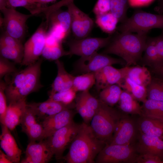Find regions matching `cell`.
I'll use <instances>...</instances> for the list:
<instances>
[{"mask_svg": "<svg viewBox=\"0 0 163 163\" xmlns=\"http://www.w3.org/2000/svg\"><path fill=\"white\" fill-rule=\"evenodd\" d=\"M106 145L96 137L90 125L84 122L81 124L68 153L62 159L68 163H94Z\"/></svg>", "mask_w": 163, "mask_h": 163, "instance_id": "cell-1", "label": "cell"}, {"mask_svg": "<svg viewBox=\"0 0 163 163\" xmlns=\"http://www.w3.org/2000/svg\"><path fill=\"white\" fill-rule=\"evenodd\" d=\"M146 33L134 34L120 32L113 36L102 53L113 54L120 57L126 66L135 65L141 58L148 38Z\"/></svg>", "mask_w": 163, "mask_h": 163, "instance_id": "cell-2", "label": "cell"}, {"mask_svg": "<svg viewBox=\"0 0 163 163\" xmlns=\"http://www.w3.org/2000/svg\"><path fill=\"white\" fill-rule=\"evenodd\" d=\"M100 101L99 107L91 121L90 126L96 137L107 145L111 142L123 114Z\"/></svg>", "mask_w": 163, "mask_h": 163, "instance_id": "cell-3", "label": "cell"}, {"mask_svg": "<svg viewBox=\"0 0 163 163\" xmlns=\"http://www.w3.org/2000/svg\"><path fill=\"white\" fill-rule=\"evenodd\" d=\"M154 28H163V14L137 10L130 17L117 27V30L120 32L148 33Z\"/></svg>", "mask_w": 163, "mask_h": 163, "instance_id": "cell-4", "label": "cell"}, {"mask_svg": "<svg viewBox=\"0 0 163 163\" xmlns=\"http://www.w3.org/2000/svg\"><path fill=\"white\" fill-rule=\"evenodd\" d=\"M139 154L135 144L127 145L107 144L95 159L97 163H135Z\"/></svg>", "mask_w": 163, "mask_h": 163, "instance_id": "cell-5", "label": "cell"}, {"mask_svg": "<svg viewBox=\"0 0 163 163\" xmlns=\"http://www.w3.org/2000/svg\"><path fill=\"white\" fill-rule=\"evenodd\" d=\"M48 23L43 21L38 28L26 41L24 46V56L21 65L28 66L39 59L46 45Z\"/></svg>", "mask_w": 163, "mask_h": 163, "instance_id": "cell-6", "label": "cell"}, {"mask_svg": "<svg viewBox=\"0 0 163 163\" xmlns=\"http://www.w3.org/2000/svg\"><path fill=\"white\" fill-rule=\"evenodd\" d=\"M81 124L73 121L48 137L46 140L57 160L62 158L66 149L77 135Z\"/></svg>", "mask_w": 163, "mask_h": 163, "instance_id": "cell-7", "label": "cell"}, {"mask_svg": "<svg viewBox=\"0 0 163 163\" xmlns=\"http://www.w3.org/2000/svg\"><path fill=\"white\" fill-rule=\"evenodd\" d=\"M0 11L4 16L1 26H4L8 34L22 42L25 34L26 21L34 15L23 14L14 9L7 8Z\"/></svg>", "mask_w": 163, "mask_h": 163, "instance_id": "cell-8", "label": "cell"}, {"mask_svg": "<svg viewBox=\"0 0 163 163\" xmlns=\"http://www.w3.org/2000/svg\"><path fill=\"white\" fill-rule=\"evenodd\" d=\"M112 35L105 38L85 37L72 39L67 43L68 55L82 57L89 56L100 48L106 47L110 42Z\"/></svg>", "mask_w": 163, "mask_h": 163, "instance_id": "cell-9", "label": "cell"}, {"mask_svg": "<svg viewBox=\"0 0 163 163\" xmlns=\"http://www.w3.org/2000/svg\"><path fill=\"white\" fill-rule=\"evenodd\" d=\"M128 115L123 114L109 144L127 145L136 143L139 132L137 120Z\"/></svg>", "mask_w": 163, "mask_h": 163, "instance_id": "cell-10", "label": "cell"}, {"mask_svg": "<svg viewBox=\"0 0 163 163\" xmlns=\"http://www.w3.org/2000/svg\"><path fill=\"white\" fill-rule=\"evenodd\" d=\"M124 62L121 59L96 52L89 56L81 57L76 63L75 68L77 72L82 74L95 72L107 66L123 64Z\"/></svg>", "mask_w": 163, "mask_h": 163, "instance_id": "cell-11", "label": "cell"}, {"mask_svg": "<svg viewBox=\"0 0 163 163\" xmlns=\"http://www.w3.org/2000/svg\"><path fill=\"white\" fill-rule=\"evenodd\" d=\"M71 19V30L76 39L87 37L91 31L94 21L71 1L66 5Z\"/></svg>", "mask_w": 163, "mask_h": 163, "instance_id": "cell-12", "label": "cell"}, {"mask_svg": "<svg viewBox=\"0 0 163 163\" xmlns=\"http://www.w3.org/2000/svg\"><path fill=\"white\" fill-rule=\"evenodd\" d=\"M42 59L26 68L25 78L22 86L16 95L13 102L26 98L31 93L37 91L43 87L40 82Z\"/></svg>", "mask_w": 163, "mask_h": 163, "instance_id": "cell-13", "label": "cell"}, {"mask_svg": "<svg viewBox=\"0 0 163 163\" xmlns=\"http://www.w3.org/2000/svg\"><path fill=\"white\" fill-rule=\"evenodd\" d=\"M54 155L46 140L38 142H30L26 149L25 158L21 163H47Z\"/></svg>", "mask_w": 163, "mask_h": 163, "instance_id": "cell-14", "label": "cell"}, {"mask_svg": "<svg viewBox=\"0 0 163 163\" xmlns=\"http://www.w3.org/2000/svg\"><path fill=\"white\" fill-rule=\"evenodd\" d=\"M75 114L71 109H66L43 120L41 124L44 129L43 140L73 121Z\"/></svg>", "mask_w": 163, "mask_h": 163, "instance_id": "cell-15", "label": "cell"}, {"mask_svg": "<svg viewBox=\"0 0 163 163\" xmlns=\"http://www.w3.org/2000/svg\"><path fill=\"white\" fill-rule=\"evenodd\" d=\"M95 85L99 92L113 84L118 85L125 77L123 68L116 69L112 65L107 66L95 72Z\"/></svg>", "mask_w": 163, "mask_h": 163, "instance_id": "cell-16", "label": "cell"}, {"mask_svg": "<svg viewBox=\"0 0 163 163\" xmlns=\"http://www.w3.org/2000/svg\"><path fill=\"white\" fill-rule=\"evenodd\" d=\"M136 145L139 154L155 155L163 161V139L148 136L139 131Z\"/></svg>", "mask_w": 163, "mask_h": 163, "instance_id": "cell-17", "label": "cell"}, {"mask_svg": "<svg viewBox=\"0 0 163 163\" xmlns=\"http://www.w3.org/2000/svg\"><path fill=\"white\" fill-rule=\"evenodd\" d=\"M27 106L34 112L36 117L43 120L63 110L71 109L74 105L72 103L67 105L48 99L42 102L27 103Z\"/></svg>", "mask_w": 163, "mask_h": 163, "instance_id": "cell-18", "label": "cell"}, {"mask_svg": "<svg viewBox=\"0 0 163 163\" xmlns=\"http://www.w3.org/2000/svg\"><path fill=\"white\" fill-rule=\"evenodd\" d=\"M1 124L2 133L0 136L1 147L13 163H19L22 151L18 146L9 129L5 125Z\"/></svg>", "mask_w": 163, "mask_h": 163, "instance_id": "cell-19", "label": "cell"}, {"mask_svg": "<svg viewBox=\"0 0 163 163\" xmlns=\"http://www.w3.org/2000/svg\"><path fill=\"white\" fill-rule=\"evenodd\" d=\"M26 99H23L9 103L5 115V125L10 131L14 130L21 123L27 107Z\"/></svg>", "mask_w": 163, "mask_h": 163, "instance_id": "cell-20", "label": "cell"}, {"mask_svg": "<svg viewBox=\"0 0 163 163\" xmlns=\"http://www.w3.org/2000/svg\"><path fill=\"white\" fill-rule=\"evenodd\" d=\"M136 120L139 132L163 139V120L143 116H139Z\"/></svg>", "mask_w": 163, "mask_h": 163, "instance_id": "cell-21", "label": "cell"}, {"mask_svg": "<svg viewBox=\"0 0 163 163\" xmlns=\"http://www.w3.org/2000/svg\"><path fill=\"white\" fill-rule=\"evenodd\" d=\"M55 63L57 67V73L52 85L50 95L67 90L72 86L74 76L66 71L62 61L58 59L56 61Z\"/></svg>", "mask_w": 163, "mask_h": 163, "instance_id": "cell-22", "label": "cell"}, {"mask_svg": "<svg viewBox=\"0 0 163 163\" xmlns=\"http://www.w3.org/2000/svg\"><path fill=\"white\" fill-rule=\"evenodd\" d=\"M48 26H55L59 27L66 37L71 30V19L68 10L63 11L59 8L49 12L46 15Z\"/></svg>", "mask_w": 163, "mask_h": 163, "instance_id": "cell-23", "label": "cell"}, {"mask_svg": "<svg viewBox=\"0 0 163 163\" xmlns=\"http://www.w3.org/2000/svg\"><path fill=\"white\" fill-rule=\"evenodd\" d=\"M123 69L125 77H128L139 85L147 87L151 81L152 78L150 73L145 66H126Z\"/></svg>", "mask_w": 163, "mask_h": 163, "instance_id": "cell-24", "label": "cell"}, {"mask_svg": "<svg viewBox=\"0 0 163 163\" xmlns=\"http://www.w3.org/2000/svg\"><path fill=\"white\" fill-rule=\"evenodd\" d=\"M118 102L120 109L123 114L142 116V106L128 91H122Z\"/></svg>", "mask_w": 163, "mask_h": 163, "instance_id": "cell-25", "label": "cell"}, {"mask_svg": "<svg viewBox=\"0 0 163 163\" xmlns=\"http://www.w3.org/2000/svg\"><path fill=\"white\" fill-rule=\"evenodd\" d=\"M26 72V68L20 71L13 73L11 80L6 83L5 93L7 101L9 103L13 102L18 92L21 88Z\"/></svg>", "mask_w": 163, "mask_h": 163, "instance_id": "cell-26", "label": "cell"}, {"mask_svg": "<svg viewBox=\"0 0 163 163\" xmlns=\"http://www.w3.org/2000/svg\"><path fill=\"white\" fill-rule=\"evenodd\" d=\"M118 85L138 101L143 103L147 99L146 87L136 83L128 77H125Z\"/></svg>", "mask_w": 163, "mask_h": 163, "instance_id": "cell-27", "label": "cell"}, {"mask_svg": "<svg viewBox=\"0 0 163 163\" xmlns=\"http://www.w3.org/2000/svg\"><path fill=\"white\" fill-rule=\"evenodd\" d=\"M142 103V116L163 120V101L147 98Z\"/></svg>", "mask_w": 163, "mask_h": 163, "instance_id": "cell-28", "label": "cell"}, {"mask_svg": "<svg viewBox=\"0 0 163 163\" xmlns=\"http://www.w3.org/2000/svg\"><path fill=\"white\" fill-rule=\"evenodd\" d=\"M118 22L117 18L110 11L96 15V24L103 31L110 35L113 34L117 30Z\"/></svg>", "mask_w": 163, "mask_h": 163, "instance_id": "cell-29", "label": "cell"}, {"mask_svg": "<svg viewBox=\"0 0 163 163\" xmlns=\"http://www.w3.org/2000/svg\"><path fill=\"white\" fill-rule=\"evenodd\" d=\"M118 85L109 86L101 90L99 99L106 104L112 107L119 101L123 90Z\"/></svg>", "mask_w": 163, "mask_h": 163, "instance_id": "cell-30", "label": "cell"}, {"mask_svg": "<svg viewBox=\"0 0 163 163\" xmlns=\"http://www.w3.org/2000/svg\"><path fill=\"white\" fill-rule=\"evenodd\" d=\"M144 52L143 60L146 64L153 67L154 69L160 66L154 37H148Z\"/></svg>", "mask_w": 163, "mask_h": 163, "instance_id": "cell-31", "label": "cell"}, {"mask_svg": "<svg viewBox=\"0 0 163 163\" xmlns=\"http://www.w3.org/2000/svg\"><path fill=\"white\" fill-rule=\"evenodd\" d=\"M95 82V72L84 73L74 76L72 88L76 92L89 91Z\"/></svg>", "mask_w": 163, "mask_h": 163, "instance_id": "cell-32", "label": "cell"}, {"mask_svg": "<svg viewBox=\"0 0 163 163\" xmlns=\"http://www.w3.org/2000/svg\"><path fill=\"white\" fill-rule=\"evenodd\" d=\"M7 8L14 9L17 7H23L28 10L31 14L43 12L44 7L35 2L34 0H6Z\"/></svg>", "mask_w": 163, "mask_h": 163, "instance_id": "cell-33", "label": "cell"}, {"mask_svg": "<svg viewBox=\"0 0 163 163\" xmlns=\"http://www.w3.org/2000/svg\"><path fill=\"white\" fill-rule=\"evenodd\" d=\"M62 43L59 42L51 46L46 44L41 55L43 57L50 61H56L63 56L68 55V51L64 50Z\"/></svg>", "mask_w": 163, "mask_h": 163, "instance_id": "cell-34", "label": "cell"}, {"mask_svg": "<svg viewBox=\"0 0 163 163\" xmlns=\"http://www.w3.org/2000/svg\"><path fill=\"white\" fill-rule=\"evenodd\" d=\"M129 5L128 0H111L110 11L121 23L128 18L127 12Z\"/></svg>", "mask_w": 163, "mask_h": 163, "instance_id": "cell-35", "label": "cell"}, {"mask_svg": "<svg viewBox=\"0 0 163 163\" xmlns=\"http://www.w3.org/2000/svg\"><path fill=\"white\" fill-rule=\"evenodd\" d=\"M146 88L148 99L163 101V80L152 78Z\"/></svg>", "mask_w": 163, "mask_h": 163, "instance_id": "cell-36", "label": "cell"}, {"mask_svg": "<svg viewBox=\"0 0 163 163\" xmlns=\"http://www.w3.org/2000/svg\"><path fill=\"white\" fill-rule=\"evenodd\" d=\"M0 56L21 64L24 56V50L0 44Z\"/></svg>", "mask_w": 163, "mask_h": 163, "instance_id": "cell-37", "label": "cell"}, {"mask_svg": "<svg viewBox=\"0 0 163 163\" xmlns=\"http://www.w3.org/2000/svg\"><path fill=\"white\" fill-rule=\"evenodd\" d=\"M77 92L72 88L66 91L57 92L49 95V99L66 104L72 103Z\"/></svg>", "mask_w": 163, "mask_h": 163, "instance_id": "cell-38", "label": "cell"}, {"mask_svg": "<svg viewBox=\"0 0 163 163\" xmlns=\"http://www.w3.org/2000/svg\"><path fill=\"white\" fill-rule=\"evenodd\" d=\"M75 107L84 122L88 124L91 121L95 112L90 109L79 97L77 100Z\"/></svg>", "mask_w": 163, "mask_h": 163, "instance_id": "cell-39", "label": "cell"}, {"mask_svg": "<svg viewBox=\"0 0 163 163\" xmlns=\"http://www.w3.org/2000/svg\"><path fill=\"white\" fill-rule=\"evenodd\" d=\"M28 136L30 142L43 140L44 129L42 124L37 122L30 127L25 133Z\"/></svg>", "mask_w": 163, "mask_h": 163, "instance_id": "cell-40", "label": "cell"}, {"mask_svg": "<svg viewBox=\"0 0 163 163\" xmlns=\"http://www.w3.org/2000/svg\"><path fill=\"white\" fill-rule=\"evenodd\" d=\"M0 44L24 50V46L22 44V42L10 35L5 30L1 35Z\"/></svg>", "mask_w": 163, "mask_h": 163, "instance_id": "cell-41", "label": "cell"}, {"mask_svg": "<svg viewBox=\"0 0 163 163\" xmlns=\"http://www.w3.org/2000/svg\"><path fill=\"white\" fill-rule=\"evenodd\" d=\"M36 118L34 113L27 106L21 123L22 131L26 133L30 127L37 123Z\"/></svg>", "mask_w": 163, "mask_h": 163, "instance_id": "cell-42", "label": "cell"}, {"mask_svg": "<svg viewBox=\"0 0 163 163\" xmlns=\"http://www.w3.org/2000/svg\"><path fill=\"white\" fill-rule=\"evenodd\" d=\"M6 83L1 81L0 83V121L5 125V115L7 109V99L5 93Z\"/></svg>", "mask_w": 163, "mask_h": 163, "instance_id": "cell-43", "label": "cell"}, {"mask_svg": "<svg viewBox=\"0 0 163 163\" xmlns=\"http://www.w3.org/2000/svg\"><path fill=\"white\" fill-rule=\"evenodd\" d=\"M18 70L14 64L8 59L2 56L0 57V78L4 76L14 73Z\"/></svg>", "mask_w": 163, "mask_h": 163, "instance_id": "cell-44", "label": "cell"}, {"mask_svg": "<svg viewBox=\"0 0 163 163\" xmlns=\"http://www.w3.org/2000/svg\"><path fill=\"white\" fill-rule=\"evenodd\" d=\"M79 97L91 110L96 112L100 104V100L92 95L89 91L82 92Z\"/></svg>", "mask_w": 163, "mask_h": 163, "instance_id": "cell-45", "label": "cell"}, {"mask_svg": "<svg viewBox=\"0 0 163 163\" xmlns=\"http://www.w3.org/2000/svg\"><path fill=\"white\" fill-rule=\"evenodd\" d=\"M111 0H97L93 11L96 15L101 14L110 11Z\"/></svg>", "mask_w": 163, "mask_h": 163, "instance_id": "cell-46", "label": "cell"}, {"mask_svg": "<svg viewBox=\"0 0 163 163\" xmlns=\"http://www.w3.org/2000/svg\"><path fill=\"white\" fill-rule=\"evenodd\" d=\"M137 163H163V161L159 157L150 154H139L137 158Z\"/></svg>", "mask_w": 163, "mask_h": 163, "instance_id": "cell-47", "label": "cell"}, {"mask_svg": "<svg viewBox=\"0 0 163 163\" xmlns=\"http://www.w3.org/2000/svg\"><path fill=\"white\" fill-rule=\"evenodd\" d=\"M154 39L161 66L163 65V32L161 35L154 37Z\"/></svg>", "mask_w": 163, "mask_h": 163, "instance_id": "cell-48", "label": "cell"}, {"mask_svg": "<svg viewBox=\"0 0 163 163\" xmlns=\"http://www.w3.org/2000/svg\"><path fill=\"white\" fill-rule=\"evenodd\" d=\"M154 0H128L129 5L132 7L147 6Z\"/></svg>", "mask_w": 163, "mask_h": 163, "instance_id": "cell-49", "label": "cell"}, {"mask_svg": "<svg viewBox=\"0 0 163 163\" xmlns=\"http://www.w3.org/2000/svg\"><path fill=\"white\" fill-rule=\"evenodd\" d=\"M0 163H13L10 158L6 154H5L1 150H0Z\"/></svg>", "mask_w": 163, "mask_h": 163, "instance_id": "cell-50", "label": "cell"}, {"mask_svg": "<svg viewBox=\"0 0 163 163\" xmlns=\"http://www.w3.org/2000/svg\"><path fill=\"white\" fill-rule=\"evenodd\" d=\"M155 10L159 14L163 13V0H158V5L155 8Z\"/></svg>", "mask_w": 163, "mask_h": 163, "instance_id": "cell-51", "label": "cell"}, {"mask_svg": "<svg viewBox=\"0 0 163 163\" xmlns=\"http://www.w3.org/2000/svg\"><path fill=\"white\" fill-rule=\"evenodd\" d=\"M55 0H34L35 2L41 4L43 6V5Z\"/></svg>", "mask_w": 163, "mask_h": 163, "instance_id": "cell-52", "label": "cell"}, {"mask_svg": "<svg viewBox=\"0 0 163 163\" xmlns=\"http://www.w3.org/2000/svg\"><path fill=\"white\" fill-rule=\"evenodd\" d=\"M154 70L158 74L163 77V65L154 69Z\"/></svg>", "mask_w": 163, "mask_h": 163, "instance_id": "cell-53", "label": "cell"}, {"mask_svg": "<svg viewBox=\"0 0 163 163\" xmlns=\"http://www.w3.org/2000/svg\"><path fill=\"white\" fill-rule=\"evenodd\" d=\"M7 8V0H0V10Z\"/></svg>", "mask_w": 163, "mask_h": 163, "instance_id": "cell-54", "label": "cell"}]
</instances>
